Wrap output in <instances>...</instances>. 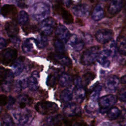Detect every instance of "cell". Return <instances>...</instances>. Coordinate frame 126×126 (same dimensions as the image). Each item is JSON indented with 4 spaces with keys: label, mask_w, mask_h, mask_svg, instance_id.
<instances>
[{
    "label": "cell",
    "mask_w": 126,
    "mask_h": 126,
    "mask_svg": "<svg viewBox=\"0 0 126 126\" xmlns=\"http://www.w3.org/2000/svg\"><path fill=\"white\" fill-rule=\"evenodd\" d=\"M50 11V6L46 3L41 2L34 4L29 9L32 18L37 22H41L48 18Z\"/></svg>",
    "instance_id": "1"
},
{
    "label": "cell",
    "mask_w": 126,
    "mask_h": 126,
    "mask_svg": "<svg viewBox=\"0 0 126 126\" xmlns=\"http://www.w3.org/2000/svg\"><path fill=\"white\" fill-rule=\"evenodd\" d=\"M14 73L9 69L0 67V87L4 92H9L12 89Z\"/></svg>",
    "instance_id": "2"
},
{
    "label": "cell",
    "mask_w": 126,
    "mask_h": 126,
    "mask_svg": "<svg viewBox=\"0 0 126 126\" xmlns=\"http://www.w3.org/2000/svg\"><path fill=\"white\" fill-rule=\"evenodd\" d=\"M99 54V46L91 47L83 52L80 58V62L84 65H92L97 60Z\"/></svg>",
    "instance_id": "3"
},
{
    "label": "cell",
    "mask_w": 126,
    "mask_h": 126,
    "mask_svg": "<svg viewBox=\"0 0 126 126\" xmlns=\"http://www.w3.org/2000/svg\"><path fill=\"white\" fill-rule=\"evenodd\" d=\"M34 107L38 113L46 115L53 114L59 109V107L56 103L48 101H40L35 105Z\"/></svg>",
    "instance_id": "4"
},
{
    "label": "cell",
    "mask_w": 126,
    "mask_h": 126,
    "mask_svg": "<svg viewBox=\"0 0 126 126\" xmlns=\"http://www.w3.org/2000/svg\"><path fill=\"white\" fill-rule=\"evenodd\" d=\"M18 52L16 49L6 48L0 52V63L4 65H12L16 60Z\"/></svg>",
    "instance_id": "5"
},
{
    "label": "cell",
    "mask_w": 126,
    "mask_h": 126,
    "mask_svg": "<svg viewBox=\"0 0 126 126\" xmlns=\"http://www.w3.org/2000/svg\"><path fill=\"white\" fill-rule=\"evenodd\" d=\"M54 11L57 14L60 15L63 22L66 24H72L73 22V17L71 13L63 7V4L61 2H56L53 7Z\"/></svg>",
    "instance_id": "6"
},
{
    "label": "cell",
    "mask_w": 126,
    "mask_h": 126,
    "mask_svg": "<svg viewBox=\"0 0 126 126\" xmlns=\"http://www.w3.org/2000/svg\"><path fill=\"white\" fill-rule=\"evenodd\" d=\"M55 26V19L52 17H48L40 22L38 27V30L40 34L48 36L52 33Z\"/></svg>",
    "instance_id": "7"
},
{
    "label": "cell",
    "mask_w": 126,
    "mask_h": 126,
    "mask_svg": "<svg viewBox=\"0 0 126 126\" xmlns=\"http://www.w3.org/2000/svg\"><path fill=\"white\" fill-rule=\"evenodd\" d=\"M117 97L112 94L105 95L99 98L98 104L101 112L106 111V109L113 107L117 102Z\"/></svg>",
    "instance_id": "8"
},
{
    "label": "cell",
    "mask_w": 126,
    "mask_h": 126,
    "mask_svg": "<svg viewBox=\"0 0 126 126\" xmlns=\"http://www.w3.org/2000/svg\"><path fill=\"white\" fill-rule=\"evenodd\" d=\"M113 35L114 33L111 30L103 29L96 31L94 36L97 42L101 44H105L112 40Z\"/></svg>",
    "instance_id": "9"
},
{
    "label": "cell",
    "mask_w": 126,
    "mask_h": 126,
    "mask_svg": "<svg viewBox=\"0 0 126 126\" xmlns=\"http://www.w3.org/2000/svg\"><path fill=\"white\" fill-rule=\"evenodd\" d=\"M123 6V0H109L106 6V11L109 17L117 14Z\"/></svg>",
    "instance_id": "10"
},
{
    "label": "cell",
    "mask_w": 126,
    "mask_h": 126,
    "mask_svg": "<svg viewBox=\"0 0 126 126\" xmlns=\"http://www.w3.org/2000/svg\"><path fill=\"white\" fill-rule=\"evenodd\" d=\"M73 13L76 16L82 18L88 17L91 12V7L87 3H80L74 5L71 8Z\"/></svg>",
    "instance_id": "11"
},
{
    "label": "cell",
    "mask_w": 126,
    "mask_h": 126,
    "mask_svg": "<svg viewBox=\"0 0 126 126\" xmlns=\"http://www.w3.org/2000/svg\"><path fill=\"white\" fill-rule=\"evenodd\" d=\"M120 80L115 75H110L106 78L104 83L105 90L108 93H114L118 89Z\"/></svg>",
    "instance_id": "12"
},
{
    "label": "cell",
    "mask_w": 126,
    "mask_h": 126,
    "mask_svg": "<svg viewBox=\"0 0 126 126\" xmlns=\"http://www.w3.org/2000/svg\"><path fill=\"white\" fill-rule=\"evenodd\" d=\"M55 34L56 38L62 41L64 43H67L71 36L68 30L63 25H59L56 28Z\"/></svg>",
    "instance_id": "13"
},
{
    "label": "cell",
    "mask_w": 126,
    "mask_h": 126,
    "mask_svg": "<svg viewBox=\"0 0 126 126\" xmlns=\"http://www.w3.org/2000/svg\"><path fill=\"white\" fill-rule=\"evenodd\" d=\"M67 43L71 50L76 52L81 51L84 45L83 39L75 34L71 35Z\"/></svg>",
    "instance_id": "14"
},
{
    "label": "cell",
    "mask_w": 126,
    "mask_h": 126,
    "mask_svg": "<svg viewBox=\"0 0 126 126\" xmlns=\"http://www.w3.org/2000/svg\"><path fill=\"white\" fill-rule=\"evenodd\" d=\"M114 57L113 55L110 51L104 48L103 51L99 52L97 61L102 66L107 68L110 66L111 59Z\"/></svg>",
    "instance_id": "15"
},
{
    "label": "cell",
    "mask_w": 126,
    "mask_h": 126,
    "mask_svg": "<svg viewBox=\"0 0 126 126\" xmlns=\"http://www.w3.org/2000/svg\"><path fill=\"white\" fill-rule=\"evenodd\" d=\"M49 57L55 62L65 66H69L71 64V60L64 53H51L49 55Z\"/></svg>",
    "instance_id": "16"
},
{
    "label": "cell",
    "mask_w": 126,
    "mask_h": 126,
    "mask_svg": "<svg viewBox=\"0 0 126 126\" xmlns=\"http://www.w3.org/2000/svg\"><path fill=\"white\" fill-rule=\"evenodd\" d=\"M64 115L67 117L78 116L81 114V109L79 105L74 103H69L63 108Z\"/></svg>",
    "instance_id": "17"
},
{
    "label": "cell",
    "mask_w": 126,
    "mask_h": 126,
    "mask_svg": "<svg viewBox=\"0 0 126 126\" xmlns=\"http://www.w3.org/2000/svg\"><path fill=\"white\" fill-rule=\"evenodd\" d=\"M1 14L6 18L14 19L18 14L17 9L13 4H5L0 9Z\"/></svg>",
    "instance_id": "18"
},
{
    "label": "cell",
    "mask_w": 126,
    "mask_h": 126,
    "mask_svg": "<svg viewBox=\"0 0 126 126\" xmlns=\"http://www.w3.org/2000/svg\"><path fill=\"white\" fill-rule=\"evenodd\" d=\"M5 30L10 37L16 36L19 32L18 24L13 20L8 21L5 23Z\"/></svg>",
    "instance_id": "19"
},
{
    "label": "cell",
    "mask_w": 126,
    "mask_h": 126,
    "mask_svg": "<svg viewBox=\"0 0 126 126\" xmlns=\"http://www.w3.org/2000/svg\"><path fill=\"white\" fill-rule=\"evenodd\" d=\"M13 115L19 123L22 125L28 123L32 117V114L28 110L15 112L13 113Z\"/></svg>",
    "instance_id": "20"
},
{
    "label": "cell",
    "mask_w": 126,
    "mask_h": 126,
    "mask_svg": "<svg viewBox=\"0 0 126 126\" xmlns=\"http://www.w3.org/2000/svg\"><path fill=\"white\" fill-rule=\"evenodd\" d=\"M36 45L35 39L32 38H29L26 39L22 43V48L24 53L27 54L34 53L35 51L34 49V46Z\"/></svg>",
    "instance_id": "21"
},
{
    "label": "cell",
    "mask_w": 126,
    "mask_h": 126,
    "mask_svg": "<svg viewBox=\"0 0 126 126\" xmlns=\"http://www.w3.org/2000/svg\"><path fill=\"white\" fill-rule=\"evenodd\" d=\"M39 73L37 71H33L28 79V87L31 91L36 90L39 87Z\"/></svg>",
    "instance_id": "22"
},
{
    "label": "cell",
    "mask_w": 126,
    "mask_h": 126,
    "mask_svg": "<svg viewBox=\"0 0 126 126\" xmlns=\"http://www.w3.org/2000/svg\"><path fill=\"white\" fill-rule=\"evenodd\" d=\"M24 60L25 58L24 57H20L12 64V71L15 76L19 75L23 71L24 69V65L23 63Z\"/></svg>",
    "instance_id": "23"
},
{
    "label": "cell",
    "mask_w": 126,
    "mask_h": 126,
    "mask_svg": "<svg viewBox=\"0 0 126 126\" xmlns=\"http://www.w3.org/2000/svg\"><path fill=\"white\" fill-rule=\"evenodd\" d=\"M119 53L123 55H126V36L120 35L116 43Z\"/></svg>",
    "instance_id": "24"
},
{
    "label": "cell",
    "mask_w": 126,
    "mask_h": 126,
    "mask_svg": "<svg viewBox=\"0 0 126 126\" xmlns=\"http://www.w3.org/2000/svg\"><path fill=\"white\" fill-rule=\"evenodd\" d=\"M104 15V9L100 4H97L94 8L91 13V18L95 21L100 20Z\"/></svg>",
    "instance_id": "25"
},
{
    "label": "cell",
    "mask_w": 126,
    "mask_h": 126,
    "mask_svg": "<svg viewBox=\"0 0 126 126\" xmlns=\"http://www.w3.org/2000/svg\"><path fill=\"white\" fill-rule=\"evenodd\" d=\"M86 93L83 86L75 87L74 88V96L75 99L78 103H81L84 99Z\"/></svg>",
    "instance_id": "26"
},
{
    "label": "cell",
    "mask_w": 126,
    "mask_h": 126,
    "mask_svg": "<svg viewBox=\"0 0 126 126\" xmlns=\"http://www.w3.org/2000/svg\"><path fill=\"white\" fill-rule=\"evenodd\" d=\"M74 97V89L67 88L63 90L60 94L61 100L65 102L71 101Z\"/></svg>",
    "instance_id": "27"
},
{
    "label": "cell",
    "mask_w": 126,
    "mask_h": 126,
    "mask_svg": "<svg viewBox=\"0 0 126 126\" xmlns=\"http://www.w3.org/2000/svg\"><path fill=\"white\" fill-rule=\"evenodd\" d=\"M18 22L22 28H25L29 25L30 18L28 14L25 11H21L18 15Z\"/></svg>",
    "instance_id": "28"
},
{
    "label": "cell",
    "mask_w": 126,
    "mask_h": 126,
    "mask_svg": "<svg viewBox=\"0 0 126 126\" xmlns=\"http://www.w3.org/2000/svg\"><path fill=\"white\" fill-rule=\"evenodd\" d=\"M17 100L18 101L19 107L22 109H24L28 104H31L32 102V99L31 97L25 94L19 95Z\"/></svg>",
    "instance_id": "29"
},
{
    "label": "cell",
    "mask_w": 126,
    "mask_h": 126,
    "mask_svg": "<svg viewBox=\"0 0 126 126\" xmlns=\"http://www.w3.org/2000/svg\"><path fill=\"white\" fill-rule=\"evenodd\" d=\"M72 80V78L69 74L66 73H63L60 76L58 82L61 86L65 87L68 86L71 83Z\"/></svg>",
    "instance_id": "30"
},
{
    "label": "cell",
    "mask_w": 126,
    "mask_h": 126,
    "mask_svg": "<svg viewBox=\"0 0 126 126\" xmlns=\"http://www.w3.org/2000/svg\"><path fill=\"white\" fill-rule=\"evenodd\" d=\"M107 117L110 121L118 119L121 115V111L117 107H112L107 111Z\"/></svg>",
    "instance_id": "31"
},
{
    "label": "cell",
    "mask_w": 126,
    "mask_h": 126,
    "mask_svg": "<svg viewBox=\"0 0 126 126\" xmlns=\"http://www.w3.org/2000/svg\"><path fill=\"white\" fill-rule=\"evenodd\" d=\"M95 74L93 72L88 71L85 73L82 79V86L87 87L95 78Z\"/></svg>",
    "instance_id": "32"
},
{
    "label": "cell",
    "mask_w": 126,
    "mask_h": 126,
    "mask_svg": "<svg viewBox=\"0 0 126 126\" xmlns=\"http://www.w3.org/2000/svg\"><path fill=\"white\" fill-rule=\"evenodd\" d=\"M102 90V87L100 85H97L95 86L92 90L90 95V97L91 100L94 101H96L98 99L99 95L100 94V92Z\"/></svg>",
    "instance_id": "33"
},
{
    "label": "cell",
    "mask_w": 126,
    "mask_h": 126,
    "mask_svg": "<svg viewBox=\"0 0 126 126\" xmlns=\"http://www.w3.org/2000/svg\"><path fill=\"white\" fill-rule=\"evenodd\" d=\"M44 35L40 34L35 39L37 47L39 49H43L45 48L48 44V38Z\"/></svg>",
    "instance_id": "34"
},
{
    "label": "cell",
    "mask_w": 126,
    "mask_h": 126,
    "mask_svg": "<svg viewBox=\"0 0 126 126\" xmlns=\"http://www.w3.org/2000/svg\"><path fill=\"white\" fill-rule=\"evenodd\" d=\"M28 79L27 78H22L17 82L15 85L16 91H20L22 89H24L28 87Z\"/></svg>",
    "instance_id": "35"
},
{
    "label": "cell",
    "mask_w": 126,
    "mask_h": 126,
    "mask_svg": "<svg viewBox=\"0 0 126 126\" xmlns=\"http://www.w3.org/2000/svg\"><path fill=\"white\" fill-rule=\"evenodd\" d=\"M57 81L58 78L56 74L55 73H51L47 77L46 84L49 87L54 88L57 83Z\"/></svg>",
    "instance_id": "36"
},
{
    "label": "cell",
    "mask_w": 126,
    "mask_h": 126,
    "mask_svg": "<svg viewBox=\"0 0 126 126\" xmlns=\"http://www.w3.org/2000/svg\"><path fill=\"white\" fill-rule=\"evenodd\" d=\"M53 45L57 52L61 53H64L65 46L63 42L57 38H55L53 41Z\"/></svg>",
    "instance_id": "37"
},
{
    "label": "cell",
    "mask_w": 126,
    "mask_h": 126,
    "mask_svg": "<svg viewBox=\"0 0 126 126\" xmlns=\"http://www.w3.org/2000/svg\"><path fill=\"white\" fill-rule=\"evenodd\" d=\"M1 126H15L11 116L7 114L3 115L1 121Z\"/></svg>",
    "instance_id": "38"
},
{
    "label": "cell",
    "mask_w": 126,
    "mask_h": 126,
    "mask_svg": "<svg viewBox=\"0 0 126 126\" xmlns=\"http://www.w3.org/2000/svg\"><path fill=\"white\" fill-rule=\"evenodd\" d=\"M118 99L122 101H126V88H122L120 89L117 94Z\"/></svg>",
    "instance_id": "39"
},
{
    "label": "cell",
    "mask_w": 126,
    "mask_h": 126,
    "mask_svg": "<svg viewBox=\"0 0 126 126\" xmlns=\"http://www.w3.org/2000/svg\"><path fill=\"white\" fill-rule=\"evenodd\" d=\"M119 123L122 126H126V110H123L119 116Z\"/></svg>",
    "instance_id": "40"
},
{
    "label": "cell",
    "mask_w": 126,
    "mask_h": 126,
    "mask_svg": "<svg viewBox=\"0 0 126 126\" xmlns=\"http://www.w3.org/2000/svg\"><path fill=\"white\" fill-rule=\"evenodd\" d=\"M8 102V97L5 94H0V106H3L7 104Z\"/></svg>",
    "instance_id": "41"
},
{
    "label": "cell",
    "mask_w": 126,
    "mask_h": 126,
    "mask_svg": "<svg viewBox=\"0 0 126 126\" xmlns=\"http://www.w3.org/2000/svg\"><path fill=\"white\" fill-rule=\"evenodd\" d=\"M73 81L75 87H79L82 86V79L79 76H75L73 78Z\"/></svg>",
    "instance_id": "42"
},
{
    "label": "cell",
    "mask_w": 126,
    "mask_h": 126,
    "mask_svg": "<svg viewBox=\"0 0 126 126\" xmlns=\"http://www.w3.org/2000/svg\"><path fill=\"white\" fill-rule=\"evenodd\" d=\"M8 44V41L3 38H0V49L6 47Z\"/></svg>",
    "instance_id": "43"
},
{
    "label": "cell",
    "mask_w": 126,
    "mask_h": 126,
    "mask_svg": "<svg viewBox=\"0 0 126 126\" xmlns=\"http://www.w3.org/2000/svg\"><path fill=\"white\" fill-rule=\"evenodd\" d=\"M72 126H88V125L84 121H80L75 122L72 124Z\"/></svg>",
    "instance_id": "44"
},
{
    "label": "cell",
    "mask_w": 126,
    "mask_h": 126,
    "mask_svg": "<svg viewBox=\"0 0 126 126\" xmlns=\"http://www.w3.org/2000/svg\"><path fill=\"white\" fill-rule=\"evenodd\" d=\"M61 2L63 5L67 7H68L71 4L72 0H61Z\"/></svg>",
    "instance_id": "45"
},
{
    "label": "cell",
    "mask_w": 126,
    "mask_h": 126,
    "mask_svg": "<svg viewBox=\"0 0 126 126\" xmlns=\"http://www.w3.org/2000/svg\"><path fill=\"white\" fill-rule=\"evenodd\" d=\"M16 102V100L11 96H9L8 97V105L9 106H12L13 104H14Z\"/></svg>",
    "instance_id": "46"
},
{
    "label": "cell",
    "mask_w": 126,
    "mask_h": 126,
    "mask_svg": "<svg viewBox=\"0 0 126 126\" xmlns=\"http://www.w3.org/2000/svg\"><path fill=\"white\" fill-rule=\"evenodd\" d=\"M121 82L122 84L126 85V75H125L122 77V78H121Z\"/></svg>",
    "instance_id": "47"
},
{
    "label": "cell",
    "mask_w": 126,
    "mask_h": 126,
    "mask_svg": "<svg viewBox=\"0 0 126 126\" xmlns=\"http://www.w3.org/2000/svg\"><path fill=\"white\" fill-rule=\"evenodd\" d=\"M1 106H0V115L1 114Z\"/></svg>",
    "instance_id": "48"
},
{
    "label": "cell",
    "mask_w": 126,
    "mask_h": 126,
    "mask_svg": "<svg viewBox=\"0 0 126 126\" xmlns=\"http://www.w3.org/2000/svg\"><path fill=\"white\" fill-rule=\"evenodd\" d=\"M74 0V1H80V0Z\"/></svg>",
    "instance_id": "49"
},
{
    "label": "cell",
    "mask_w": 126,
    "mask_h": 126,
    "mask_svg": "<svg viewBox=\"0 0 126 126\" xmlns=\"http://www.w3.org/2000/svg\"><path fill=\"white\" fill-rule=\"evenodd\" d=\"M102 0V1H108V0Z\"/></svg>",
    "instance_id": "50"
},
{
    "label": "cell",
    "mask_w": 126,
    "mask_h": 126,
    "mask_svg": "<svg viewBox=\"0 0 126 126\" xmlns=\"http://www.w3.org/2000/svg\"><path fill=\"white\" fill-rule=\"evenodd\" d=\"M125 10H126V4H125Z\"/></svg>",
    "instance_id": "51"
},
{
    "label": "cell",
    "mask_w": 126,
    "mask_h": 126,
    "mask_svg": "<svg viewBox=\"0 0 126 126\" xmlns=\"http://www.w3.org/2000/svg\"><path fill=\"white\" fill-rule=\"evenodd\" d=\"M19 1H23V0H19Z\"/></svg>",
    "instance_id": "52"
},
{
    "label": "cell",
    "mask_w": 126,
    "mask_h": 126,
    "mask_svg": "<svg viewBox=\"0 0 126 126\" xmlns=\"http://www.w3.org/2000/svg\"><path fill=\"white\" fill-rule=\"evenodd\" d=\"M0 4L1 3H0Z\"/></svg>",
    "instance_id": "53"
}]
</instances>
